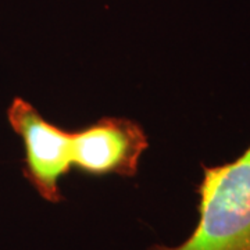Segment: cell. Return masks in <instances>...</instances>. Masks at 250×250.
Masks as SVG:
<instances>
[{"instance_id":"6da1fadb","label":"cell","mask_w":250,"mask_h":250,"mask_svg":"<svg viewBox=\"0 0 250 250\" xmlns=\"http://www.w3.org/2000/svg\"><path fill=\"white\" fill-rule=\"evenodd\" d=\"M196 227L177 246L149 250H250V145L231 161L202 164Z\"/></svg>"},{"instance_id":"7a4b0ae2","label":"cell","mask_w":250,"mask_h":250,"mask_svg":"<svg viewBox=\"0 0 250 250\" xmlns=\"http://www.w3.org/2000/svg\"><path fill=\"white\" fill-rule=\"evenodd\" d=\"M7 120L24 145V178L43 200L62 202L60 182L72 168V131L50 123L22 98L13 99Z\"/></svg>"},{"instance_id":"3957f363","label":"cell","mask_w":250,"mask_h":250,"mask_svg":"<svg viewBox=\"0 0 250 250\" xmlns=\"http://www.w3.org/2000/svg\"><path fill=\"white\" fill-rule=\"evenodd\" d=\"M149 147L142 125L125 117H102L72 131V168L86 177L132 178Z\"/></svg>"}]
</instances>
